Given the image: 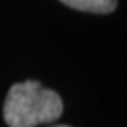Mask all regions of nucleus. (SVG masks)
<instances>
[{
	"label": "nucleus",
	"mask_w": 127,
	"mask_h": 127,
	"mask_svg": "<svg viewBox=\"0 0 127 127\" xmlns=\"http://www.w3.org/2000/svg\"><path fill=\"white\" fill-rule=\"evenodd\" d=\"M53 127H69V126H53Z\"/></svg>",
	"instance_id": "nucleus-3"
},
{
	"label": "nucleus",
	"mask_w": 127,
	"mask_h": 127,
	"mask_svg": "<svg viewBox=\"0 0 127 127\" xmlns=\"http://www.w3.org/2000/svg\"><path fill=\"white\" fill-rule=\"evenodd\" d=\"M61 112L60 94L38 81L15 83L3 104V119L8 127H36L56 121Z\"/></svg>",
	"instance_id": "nucleus-1"
},
{
	"label": "nucleus",
	"mask_w": 127,
	"mask_h": 127,
	"mask_svg": "<svg viewBox=\"0 0 127 127\" xmlns=\"http://www.w3.org/2000/svg\"><path fill=\"white\" fill-rule=\"evenodd\" d=\"M60 2L71 8L89 13H111L117 5V0H60Z\"/></svg>",
	"instance_id": "nucleus-2"
}]
</instances>
